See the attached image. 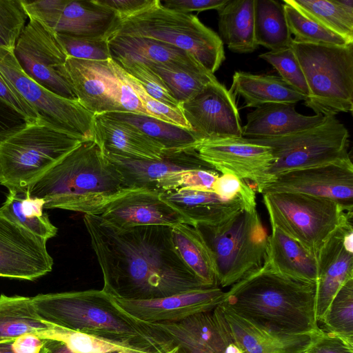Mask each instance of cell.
I'll list each match as a JSON object with an SVG mask.
<instances>
[{
  "label": "cell",
  "instance_id": "52a82bcc",
  "mask_svg": "<svg viewBox=\"0 0 353 353\" xmlns=\"http://www.w3.org/2000/svg\"><path fill=\"white\" fill-rule=\"evenodd\" d=\"M291 47L305 76V106L315 114L335 116L353 110V43L346 46L302 43Z\"/></svg>",
  "mask_w": 353,
  "mask_h": 353
},
{
  "label": "cell",
  "instance_id": "cb8c5ba5",
  "mask_svg": "<svg viewBox=\"0 0 353 353\" xmlns=\"http://www.w3.org/2000/svg\"><path fill=\"white\" fill-rule=\"evenodd\" d=\"M159 196L185 216L194 227L220 225L239 211L248 210L241 201L223 199L208 190L181 188L161 192Z\"/></svg>",
  "mask_w": 353,
  "mask_h": 353
},
{
  "label": "cell",
  "instance_id": "7dc6e473",
  "mask_svg": "<svg viewBox=\"0 0 353 353\" xmlns=\"http://www.w3.org/2000/svg\"><path fill=\"white\" fill-rule=\"evenodd\" d=\"M212 191L223 199L241 201L249 211L256 209L255 189L233 174L219 175L212 185Z\"/></svg>",
  "mask_w": 353,
  "mask_h": 353
},
{
  "label": "cell",
  "instance_id": "d6986e66",
  "mask_svg": "<svg viewBox=\"0 0 353 353\" xmlns=\"http://www.w3.org/2000/svg\"><path fill=\"white\" fill-rule=\"evenodd\" d=\"M352 220L341 225L316 255L315 315L320 322L340 288L353 279Z\"/></svg>",
  "mask_w": 353,
  "mask_h": 353
},
{
  "label": "cell",
  "instance_id": "ee69618b",
  "mask_svg": "<svg viewBox=\"0 0 353 353\" xmlns=\"http://www.w3.org/2000/svg\"><path fill=\"white\" fill-rule=\"evenodd\" d=\"M115 63L136 79L151 97L172 108H179V103L171 95L163 80L148 65L141 62Z\"/></svg>",
  "mask_w": 353,
  "mask_h": 353
},
{
  "label": "cell",
  "instance_id": "484cf974",
  "mask_svg": "<svg viewBox=\"0 0 353 353\" xmlns=\"http://www.w3.org/2000/svg\"><path fill=\"white\" fill-rule=\"evenodd\" d=\"M325 117L306 116L296 112L294 103H270L247 114L242 137L265 139L282 137L320 124Z\"/></svg>",
  "mask_w": 353,
  "mask_h": 353
},
{
  "label": "cell",
  "instance_id": "8fae6325",
  "mask_svg": "<svg viewBox=\"0 0 353 353\" xmlns=\"http://www.w3.org/2000/svg\"><path fill=\"white\" fill-rule=\"evenodd\" d=\"M0 74L41 118L81 141L93 140L94 114L77 100L60 97L27 75L14 50L0 47Z\"/></svg>",
  "mask_w": 353,
  "mask_h": 353
},
{
  "label": "cell",
  "instance_id": "6f0895ef",
  "mask_svg": "<svg viewBox=\"0 0 353 353\" xmlns=\"http://www.w3.org/2000/svg\"><path fill=\"white\" fill-rule=\"evenodd\" d=\"M12 341L0 343V353H15L12 349ZM45 347L41 353H44Z\"/></svg>",
  "mask_w": 353,
  "mask_h": 353
},
{
  "label": "cell",
  "instance_id": "94428289",
  "mask_svg": "<svg viewBox=\"0 0 353 353\" xmlns=\"http://www.w3.org/2000/svg\"><path fill=\"white\" fill-rule=\"evenodd\" d=\"M303 353H307V352H303Z\"/></svg>",
  "mask_w": 353,
  "mask_h": 353
},
{
  "label": "cell",
  "instance_id": "6da1fadb",
  "mask_svg": "<svg viewBox=\"0 0 353 353\" xmlns=\"http://www.w3.org/2000/svg\"><path fill=\"white\" fill-rule=\"evenodd\" d=\"M83 222L103 274L102 290L113 298L147 300L212 288L181 258L172 227L121 230L92 214H84Z\"/></svg>",
  "mask_w": 353,
  "mask_h": 353
},
{
  "label": "cell",
  "instance_id": "f5cc1de1",
  "mask_svg": "<svg viewBox=\"0 0 353 353\" xmlns=\"http://www.w3.org/2000/svg\"><path fill=\"white\" fill-rule=\"evenodd\" d=\"M100 4L113 10L119 20L131 16L149 6L154 0H97Z\"/></svg>",
  "mask_w": 353,
  "mask_h": 353
},
{
  "label": "cell",
  "instance_id": "9a60e30c",
  "mask_svg": "<svg viewBox=\"0 0 353 353\" xmlns=\"http://www.w3.org/2000/svg\"><path fill=\"white\" fill-rule=\"evenodd\" d=\"M298 193L332 200L353 210V165L351 159L294 170L274 176L261 193Z\"/></svg>",
  "mask_w": 353,
  "mask_h": 353
},
{
  "label": "cell",
  "instance_id": "9f6ffc18",
  "mask_svg": "<svg viewBox=\"0 0 353 353\" xmlns=\"http://www.w3.org/2000/svg\"><path fill=\"white\" fill-rule=\"evenodd\" d=\"M336 2L349 14L353 16L352 0H335Z\"/></svg>",
  "mask_w": 353,
  "mask_h": 353
},
{
  "label": "cell",
  "instance_id": "d6a6232c",
  "mask_svg": "<svg viewBox=\"0 0 353 353\" xmlns=\"http://www.w3.org/2000/svg\"><path fill=\"white\" fill-rule=\"evenodd\" d=\"M174 245L191 271L205 285L219 286L212 255L199 230L179 223L171 230Z\"/></svg>",
  "mask_w": 353,
  "mask_h": 353
},
{
  "label": "cell",
  "instance_id": "bcb514c9",
  "mask_svg": "<svg viewBox=\"0 0 353 353\" xmlns=\"http://www.w3.org/2000/svg\"><path fill=\"white\" fill-rule=\"evenodd\" d=\"M125 77L150 116L190 130L180 108H174L157 100L143 89L136 79L126 72Z\"/></svg>",
  "mask_w": 353,
  "mask_h": 353
},
{
  "label": "cell",
  "instance_id": "f907efd6",
  "mask_svg": "<svg viewBox=\"0 0 353 353\" xmlns=\"http://www.w3.org/2000/svg\"><path fill=\"white\" fill-rule=\"evenodd\" d=\"M112 66L118 77V95L122 112L149 115L128 83L125 72L112 59Z\"/></svg>",
  "mask_w": 353,
  "mask_h": 353
},
{
  "label": "cell",
  "instance_id": "5b68a950",
  "mask_svg": "<svg viewBox=\"0 0 353 353\" xmlns=\"http://www.w3.org/2000/svg\"><path fill=\"white\" fill-rule=\"evenodd\" d=\"M83 141L40 119L0 131V183L27 192Z\"/></svg>",
  "mask_w": 353,
  "mask_h": 353
},
{
  "label": "cell",
  "instance_id": "83f0119b",
  "mask_svg": "<svg viewBox=\"0 0 353 353\" xmlns=\"http://www.w3.org/2000/svg\"><path fill=\"white\" fill-rule=\"evenodd\" d=\"M176 346L180 353H223L212 311L178 322L150 323Z\"/></svg>",
  "mask_w": 353,
  "mask_h": 353
},
{
  "label": "cell",
  "instance_id": "1f68e13d",
  "mask_svg": "<svg viewBox=\"0 0 353 353\" xmlns=\"http://www.w3.org/2000/svg\"><path fill=\"white\" fill-rule=\"evenodd\" d=\"M54 327L38 314L32 297L0 295V343L14 341L26 334L42 337Z\"/></svg>",
  "mask_w": 353,
  "mask_h": 353
},
{
  "label": "cell",
  "instance_id": "60d3db41",
  "mask_svg": "<svg viewBox=\"0 0 353 353\" xmlns=\"http://www.w3.org/2000/svg\"><path fill=\"white\" fill-rule=\"evenodd\" d=\"M259 57L271 64L280 77L288 85L307 97L309 90L301 65L291 47L262 53Z\"/></svg>",
  "mask_w": 353,
  "mask_h": 353
},
{
  "label": "cell",
  "instance_id": "f546056e",
  "mask_svg": "<svg viewBox=\"0 0 353 353\" xmlns=\"http://www.w3.org/2000/svg\"><path fill=\"white\" fill-rule=\"evenodd\" d=\"M234 97L244 99L246 107L259 108L270 103H296L306 97L285 83L280 77L253 74L237 71L229 90Z\"/></svg>",
  "mask_w": 353,
  "mask_h": 353
},
{
  "label": "cell",
  "instance_id": "816d5d0a",
  "mask_svg": "<svg viewBox=\"0 0 353 353\" xmlns=\"http://www.w3.org/2000/svg\"><path fill=\"white\" fill-rule=\"evenodd\" d=\"M228 0H163L161 5L170 10L183 13L192 11L202 12L222 8Z\"/></svg>",
  "mask_w": 353,
  "mask_h": 353
},
{
  "label": "cell",
  "instance_id": "4dcf8cb0",
  "mask_svg": "<svg viewBox=\"0 0 353 353\" xmlns=\"http://www.w3.org/2000/svg\"><path fill=\"white\" fill-rule=\"evenodd\" d=\"M219 13V32L223 43L234 52H254V0H228Z\"/></svg>",
  "mask_w": 353,
  "mask_h": 353
},
{
  "label": "cell",
  "instance_id": "7402d4cb",
  "mask_svg": "<svg viewBox=\"0 0 353 353\" xmlns=\"http://www.w3.org/2000/svg\"><path fill=\"white\" fill-rule=\"evenodd\" d=\"M104 155L120 172L125 188L155 190L156 183L172 173L189 170L216 171L200 159L194 148L165 150L158 159Z\"/></svg>",
  "mask_w": 353,
  "mask_h": 353
},
{
  "label": "cell",
  "instance_id": "603a6c76",
  "mask_svg": "<svg viewBox=\"0 0 353 353\" xmlns=\"http://www.w3.org/2000/svg\"><path fill=\"white\" fill-rule=\"evenodd\" d=\"M94 140L104 154L124 157L158 159L165 149L133 125L105 114H94Z\"/></svg>",
  "mask_w": 353,
  "mask_h": 353
},
{
  "label": "cell",
  "instance_id": "91938a15",
  "mask_svg": "<svg viewBox=\"0 0 353 353\" xmlns=\"http://www.w3.org/2000/svg\"><path fill=\"white\" fill-rule=\"evenodd\" d=\"M107 353H122V352H107Z\"/></svg>",
  "mask_w": 353,
  "mask_h": 353
},
{
  "label": "cell",
  "instance_id": "d4e9b609",
  "mask_svg": "<svg viewBox=\"0 0 353 353\" xmlns=\"http://www.w3.org/2000/svg\"><path fill=\"white\" fill-rule=\"evenodd\" d=\"M108 43L115 62L157 63L187 70L205 68L188 52L153 39L113 36L108 39Z\"/></svg>",
  "mask_w": 353,
  "mask_h": 353
},
{
  "label": "cell",
  "instance_id": "681fc988",
  "mask_svg": "<svg viewBox=\"0 0 353 353\" xmlns=\"http://www.w3.org/2000/svg\"><path fill=\"white\" fill-rule=\"evenodd\" d=\"M307 353H353V343L319 327L310 334Z\"/></svg>",
  "mask_w": 353,
  "mask_h": 353
},
{
  "label": "cell",
  "instance_id": "b9f144b4",
  "mask_svg": "<svg viewBox=\"0 0 353 353\" xmlns=\"http://www.w3.org/2000/svg\"><path fill=\"white\" fill-rule=\"evenodd\" d=\"M55 34L67 57L89 61L112 59L107 39Z\"/></svg>",
  "mask_w": 353,
  "mask_h": 353
},
{
  "label": "cell",
  "instance_id": "7bdbcfd3",
  "mask_svg": "<svg viewBox=\"0 0 353 353\" xmlns=\"http://www.w3.org/2000/svg\"><path fill=\"white\" fill-rule=\"evenodd\" d=\"M28 19L21 0H0V47L14 50Z\"/></svg>",
  "mask_w": 353,
  "mask_h": 353
},
{
  "label": "cell",
  "instance_id": "11a10c76",
  "mask_svg": "<svg viewBox=\"0 0 353 353\" xmlns=\"http://www.w3.org/2000/svg\"><path fill=\"white\" fill-rule=\"evenodd\" d=\"M44 347V353H74L63 342L56 339H46Z\"/></svg>",
  "mask_w": 353,
  "mask_h": 353
},
{
  "label": "cell",
  "instance_id": "7c38bea8",
  "mask_svg": "<svg viewBox=\"0 0 353 353\" xmlns=\"http://www.w3.org/2000/svg\"><path fill=\"white\" fill-rule=\"evenodd\" d=\"M19 65L34 81L52 92L77 100L67 74V55L56 34L34 19H28L14 49Z\"/></svg>",
  "mask_w": 353,
  "mask_h": 353
},
{
  "label": "cell",
  "instance_id": "ffe728a7",
  "mask_svg": "<svg viewBox=\"0 0 353 353\" xmlns=\"http://www.w3.org/2000/svg\"><path fill=\"white\" fill-rule=\"evenodd\" d=\"M225 292L219 286L159 299H115L116 304L134 319L148 323L178 322L195 314L212 311L223 301Z\"/></svg>",
  "mask_w": 353,
  "mask_h": 353
},
{
  "label": "cell",
  "instance_id": "f6af8a7d",
  "mask_svg": "<svg viewBox=\"0 0 353 353\" xmlns=\"http://www.w3.org/2000/svg\"><path fill=\"white\" fill-rule=\"evenodd\" d=\"M220 174L217 171L189 170L170 174L159 180L155 190L159 192L181 188L212 190V185Z\"/></svg>",
  "mask_w": 353,
  "mask_h": 353
},
{
  "label": "cell",
  "instance_id": "e0dca14e",
  "mask_svg": "<svg viewBox=\"0 0 353 353\" xmlns=\"http://www.w3.org/2000/svg\"><path fill=\"white\" fill-rule=\"evenodd\" d=\"M46 241L0 214V277L34 281L50 273Z\"/></svg>",
  "mask_w": 353,
  "mask_h": 353
},
{
  "label": "cell",
  "instance_id": "9c48e42d",
  "mask_svg": "<svg viewBox=\"0 0 353 353\" xmlns=\"http://www.w3.org/2000/svg\"><path fill=\"white\" fill-rule=\"evenodd\" d=\"M262 195L271 225L279 228L315 257L331 235L352 220L353 210L332 200L289 192Z\"/></svg>",
  "mask_w": 353,
  "mask_h": 353
},
{
  "label": "cell",
  "instance_id": "8d00e7d4",
  "mask_svg": "<svg viewBox=\"0 0 353 353\" xmlns=\"http://www.w3.org/2000/svg\"><path fill=\"white\" fill-rule=\"evenodd\" d=\"M146 65L160 77L179 104L191 99L207 84L216 79L205 68L187 70L157 63Z\"/></svg>",
  "mask_w": 353,
  "mask_h": 353
},
{
  "label": "cell",
  "instance_id": "db71d44e",
  "mask_svg": "<svg viewBox=\"0 0 353 353\" xmlns=\"http://www.w3.org/2000/svg\"><path fill=\"white\" fill-rule=\"evenodd\" d=\"M46 339L37 334H26L12 341L15 353H41L44 347Z\"/></svg>",
  "mask_w": 353,
  "mask_h": 353
},
{
  "label": "cell",
  "instance_id": "f1b7e54d",
  "mask_svg": "<svg viewBox=\"0 0 353 353\" xmlns=\"http://www.w3.org/2000/svg\"><path fill=\"white\" fill-rule=\"evenodd\" d=\"M236 339L245 353H303L310 335H279L257 327L220 304Z\"/></svg>",
  "mask_w": 353,
  "mask_h": 353
},
{
  "label": "cell",
  "instance_id": "f35d334b",
  "mask_svg": "<svg viewBox=\"0 0 353 353\" xmlns=\"http://www.w3.org/2000/svg\"><path fill=\"white\" fill-rule=\"evenodd\" d=\"M287 23L293 41L302 43L346 46L345 39L327 30L310 19L289 0L283 1Z\"/></svg>",
  "mask_w": 353,
  "mask_h": 353
},
{
  "label": "cell",
  "instance_id": "30bf717a",
  "mask_svg": "<svg viewBox=\"0 0 353 353\" xmlns=\"http://www.w3.org/2000/svg\"><path fill=\"white\" fill-rule=\"evenodd\" d=\"M349 137V131L344 124L335 116H330L325 117L314 127L288 136L245 139L270 148L274 158L268 172L271 181L286 172L350 159Z\"/></svg>",
  "mask_w": 353,
  "mask_h": 353
},
{
  "label": "cell",
  "instance_id": "277c9868",
  "mask_svg": "<svg viewBox=\"0 0 353 353\" xmlns=\"http://www.w3.org/2000/svg\"><path fill=\"white\" fill-rule=\"evenodd\" d=\"M122 176L93 140L82 141L29 190L46 209L98 216L123 190Z\"/></svg>",
  "mask_w": 353,
  "mask_h": 353
},
{
  "label": "cell",
  "instance_id": "44dd1931",
  "mask_svg": "<svg viewBox=\"0 0 353 353\" xmlns=\"http://www.w3.org/2000/svg\"><path fill=\"white\" fill-rule=\"evenodd\" d=\"M65 68L77 101L94 114L122 112L118 77L112 59L89 61L67 57Z\"/></svg>",
  "mask_w": 353,
  "mask_h": 353
},
{
  "label": "cell",
  "instance_id": "680465c9",
  "mask_svg": "<svg viewBox=\"0 0 353 353\" xmlns=\"http://www.w3.org/2000/svg\"><path fill=\"white\" fill-rule=\"evenodd\" d=\"M165 353H180V352L176 346H174Z\"/></svg>",
  "mask_w": 353,
  "mask_h": 353
},
{
  "label": "cell",
  "instance_id": "d590c367",
  "mask_svg": "<svg viewBox=\"0 0 353 353\" xmlns=\"http://www.w3.org/2000/svg\"><path fill=\"white\" fill-rule=\"evenodd\" d=\"M104 114L133 125L165 150L194 148L198 142L190 130L151 116L128 112Z\"/></svg>",
  "mask_w": 353,
  "mask_h": 353
},
{
  "label": "cell",
  "instance_id": "3957f363",
  "mask_svg": "<svg viewBox=\"0 0 353 353\" xmlns=\"http://www.w3.org/2000/svg\"><path fill=\"white\" fill-rule=\"evenodd\" d=\"M32 300L40 317L58 327L149 353H165L174 347L150 323L121 309L103 290L39 294Z\"/></svg>",
  "mask_w": 353,
  "mask_h": 353
},
{
  "label": "cell",
  "instance_id": "4fadbf2b",
  "mask_svg": "<svg viewBox=\"0 0 353 353\" xmlns=\"http://www.w3.org/2000/svg\"><path fill=\"white\" fill-rule=\"evenodd\" d=\"M28 19L54 33L108 39L119 18L97 0H21Z\"/></svg>",
  "mask_w": 353,
  "mask_h": 353
},
{
  "label": "cell",
  "instance_id": "e575fe53",
  "mask_svg": "<svg viewBox=\"0 0 353 353\" xmlns=\"http://www.w3.org/2000/svg\"><path fill=\"white\" fill-rule=\"evenodd\" d=\"M254 37L257 46L270 50L288 47L292 42L283 3L254 0Z\"/></svg>",
  "mask_w": 353,
  "mask_h": 353
},
{
  "label": "cell",
  "instance_id": "5bb4252c",
  "mask_svg": "<svg viewBox=\"0 0 353 353\" xmlns=\"http://www.w3.org/2000/svg\"><path fill=\"white\" fill-rule=\"evenodd\" d=\"M179 108L198 141L242 137L235 97L217 79Z\"/></svg>",
  "mask_w": 353,
  "mask_h": 353
},
{
  "label": "cell",
  "instance_id": "ba28073f",
  "mask_svg": "<svg viewBox=\"0 0 353 353\" xmlns=\"http://www.w3.org/2000/svg\"><path fill=\"white\" fill-rule=\"evenodd\" d=\"M215 264L218 285H232L265 262L268 235L257 210H242L220 225H198Z\"/></svg>",
  "mask_w": 353,
  "mask_h": 353
},
{
  "label": "cell",
  "instance_id": "74e56055",
  "mask_svg": "<svg viewBox=\"0 0 353 353\" xmlns=\"http://www.w3.org/2000/svg\"><path fill=\"white\" fill-rule=\"evenodd\" d=\"M310 19L353 43V16L346 12L335 0H289Z\"/></svg>",
  "mask_w": 353,
  "mask_h": 353
},
{
  "label": "cell",
  "instance_id": "ab89813d",
  "mask_svg": "<svg viewBox=\"0 0 353 353\" xmlns=\"http://www.w3.org/2000/svg\"><path fill=\"white\" fill-rule=\"evenodd\" d=\"M320 323L323 331L353 343V279L340 288Z\"/></svg>",
  "mask_w": 353,
  "mask_h": 353
},
{
  "label": "cell",
  "instance_id": "c3c4849f",
  "mask_svg": "<svg viewBox=\"0 0 353 353\" xmlns=\"http://www.w3.org/2000/svg\"><path fill=\"white\" fill-rule=\"evenodd\" d=\"M0 109L17 115L23 122H34L39 114L17 92L0 74Z\"/></svg>",
  "mask_w": 353,
  "mask_h": 353
},
{
  "label": "cell",
  "instance_id": "ac0fdd59",
  "mask_svg": "<svg viewBox=\"0 0 353 353\" xmlns=\"http://www.w3.org/2000/svg\"><path fill=\"white\" fill-rule=\"evenodd\" d=\"M160 192L147 188H125L97 216L121 230L151 225H192L185 216L160 198Z\"/></svg>",
  "mask_w": 353,
  "mask_h": 353
},
{
  "label": "cell",
  "instance_id": "4316f807",
  "mask_svg": "<svg viewBox=\"0 0 353 353\" xmlns=\"http://www.w3.org/2000/svg\"><path fill=\"white\" fill-rule=\"evenodd\" d=\"M265 261L274 272L310 284L317 281L316 258L279 228L272 225Z\"/></svg>",
  "mask_w": 353,
  "mask_h": 353
},
{
  "label": "cell",
  "instance_id": "836d02e7",
  "mask_svg": "<svg viewBox=\"0 0 353 353\" xmlns=\"http://www.w3.org/2000/svg\"><path fill=\"white\" fill-rule=\"evenodd\" d=\"M45 201L30 196L29 192L10 190L0 214L34 236L48 241L56 236L57 228L43 210Z\"/></svg>",
  "mask_w": 353,
  "mask_h": 353
},
{
  "label": "cell",
  "instance_id": "8992f818",
  "mask_svg": "<svg viewBox=\"0 0 353 353\" xmlns=\"http://www.w3.org/2000/svg\"><path fill=\"white\" fill-rule=\"evenodd\" d=\"M113 36L144 37L171 44L192 54L212 74L225 59L223 43L215 32L196 15L168 9L160 0L120 19L110 37Z\"/></svg>",
  "mask_w": 353,
  "mask_h": 353
},
{
  "label": "cell",
  "instance_id": "7a4b0ae2",
  "mask_svg": "<svg viewBox=\"0 0 353 353\" xmlns=\"http://www.w3.org/2000/svg\"><path fill=\"white\" fill-rule=\"evenodd\" d=\"M316 284L272 270L265 261L225 292L221 303L259 328L279 335H310L319 327Z\"/></svg>",
  "mask_w": 353,
  "mask_h": 353
},
{
  "label": "cell",
  "instance_id": "2e32d148",
  "mask_svg": "<svg viewBox=\"0 0 353 353\" xmlns=\"http://www.w3.org/2000/svg\"><path fill=\"white\" fill-rule=\"evenodd\" d=\"M194 149L200 159L218 172L250 181L260 193L270 181L268 172L274 158L268 146L241 137L200 141Z\"/></svg>",
  "mask_w": 353,
  "mask_h": 353
}]
</instances>
